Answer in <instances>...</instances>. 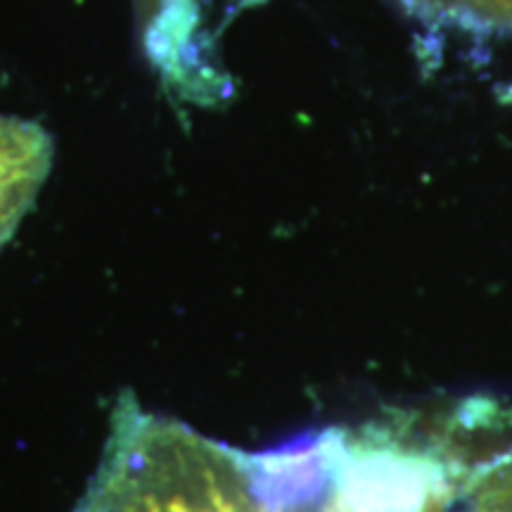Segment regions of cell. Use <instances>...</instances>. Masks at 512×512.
<instances>
[{"label": "cell", "mask_w": 512, "mask_h": 512, "mask_svg": "<svg viewBox=\"0 0 512 512\" xmlns=\"http://www.w3.org/2000/svg\"><path fill=\"white\" fill-rule=\"evenodd\" d=\"M463 3L475 5L477 10H486L491 15L512 19V0H463Z\"/></svg>", "instance_id": "277c9868"}, {"label": "cell", "mask_w": 512, "mask_h": 512, "mask_svg": "<svg viewBox=\"0 0 512 512\" xmlns=\"http://www.w3.org/2000/svg\"><path fill=\"white\" fill-rule=\"evenodd\" d=\"M53 159L55 143L46 128L0 114V249L34 207Z\"/></svg>", "instance_id": "3957f363"}, {"label": "cell", "mask_w": 512, "mask_h": 512, "mask_svg": "<svg viewBox=\"0 0 512 512\" xmlns=\"http://www.w3.org/2000/svg\"><path fill=\"white\" fill-rule=\"evenodd\" d=\"M505 418L494 401L458 406L456 512H512V439H498Z\"/></svg>", "instance_id": "7a4b0ae2"}, {"label": "cell", "mask_w": 512, "mask_h": 512, "mask_svg": "<svg viewBox=\"0 0 512 512\" xmlns=\"http://www.w3.org/2000/svg\"><path fill=\"white\" fill-rule=\"evenodd\" d=\"M323 486L325 460L311 439L252 456L126 394L74 512H316Z\"/></svg>", "instance_id": "6da1fadb"}]
</instances>
